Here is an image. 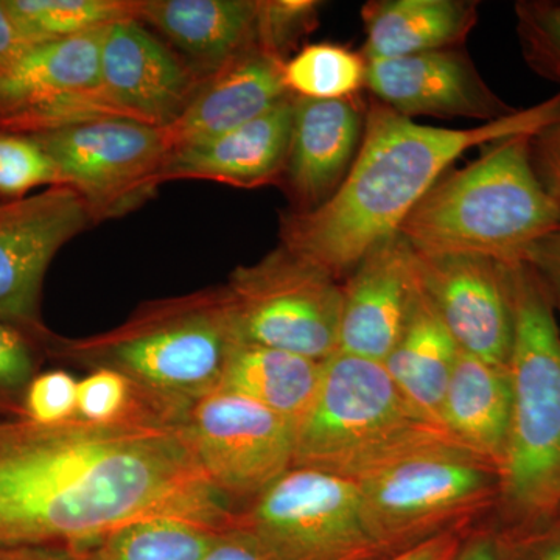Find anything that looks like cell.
I'll return each instance as SVG.
<instances>
[{
  "label": "cell",
  "mask_w": 560,
  "mask_h": 560,
  "mask_svg": "<svg viewBox=\"0 0 560 560\" xmlns=\"http://www.w3.org/2000/svg\"><path fill=\"white\" fill-rule=\"evenodd\" d=\"M294 95L256 119L200 142L176 147L165 160L161 183L210 179L257 187L282 178L293 128Z\"/></svg>",
  "instance_id": "cell-18"
},
{
  "label": "cell",
  "mask_w": 560,
  "mask_h": 560,
  "mask_svg": "<svg viewBox=\"0 0 560 560\" xmlns=\"http://www.w3.org/2000/svg\"><path fill=\"white\" fill-rule=\"evenodd\" d=\"M455 560H504L499 537L490 533L467 536Z\"/></svg>",
  "instance_id": "cell-41"
},
{
  "label": "cell",
  "mask_w": 560,
  "mask_h": 560,
  "mask_svg": "<svg viewBox=\"0 0 560 560\" xmlns=\"http://www.w3.org/2000/svg\"><path fill=\"white\" fill-rule=\"evenodd\" d=\"M420 294L418 256L405 238L375 245L342 282L338 352L383 363Z\"/></svg>",
  "instance_id": "cell-15"
},
{
  "label": "cell",
  "mask_w": 560,
  "mask_h": 560,
  "mask_svg": "<svg viewBox=\"0 0 560 560\" xmlns=\"http://www.w3.org/2000/svg\"><path fill=\"white\" fill-rule=\"evenodd\" d=\"M364 88L400 116L495 121L517 113L481 79L459 49L366 61Z\"/></svg>",
  "instance_id": "cell-17"
},
{
  "label": "cell",
  "mask_w": 560,
  "mask_h": 560,
  "mask_svg": "<svg viewBox=\"0 0 560 560\" xmlns=\"http://www.w3.org/2000/svg\"><path fill=\"white\" fill-rule=\"evenodd\" d=\"M550 101L467 128L427 127L374 101L364 109L359 153L337 191L318 208L282 220L280 246L338 280L399 228L460 154L518 135H534L558 113Z\"/></svg>",
  "instance_id": "cell-2"
},
{
  "label": "cell",
  "mask_w": 560,
  "mask_h": 560,
  "mask_svg": "<svg viewBox=\"0 0 560 560\" xmlns=\"http://www.w3.org/2000/svg\"><path fill=\"white\" fill-rule=\"evenodd\" d=\"M319 7L315 0H259L256 46L285 60L289 50L318 24Z\"/></svg>",
  "instance_id": "cell-31"
},
{
  "label": "cell",
  "mask_w": 560,
  "mask_h": 560,
  "mask_svg": "<svg viewBox=\"0 0 560 560\" xmlns=\"http://www.w3.org/2000/svg\"><path fill=\"white\" fill-rule=\"evenodd\" d=\"M550 525H555V526H556V528H559V529H560V510H559V512H558V515H556L555 521H552V522L550 523Z\"/></svg>",
  "instance_id": "cell-42"
},
{
  "label": "cell",
  "mask_w": 560,
  "mask_h": 560,
  "mask_svg": "<svg viewBox=\"0 0 560 560\" xmlns=\"http://www.w3.org/2000/svg\"><path fill=\"white\" fill-rule=\"evenodd\" d=\"M416 256L423 293L459 350L510 368L514 319L504 264L475 256Z\"/></svg>",
  "instance_id": "cell-14"
},
{
  "label": "cell",
  "mask_w": 560,
  "mask_h": 560,
  "mask_svg": "<svg viewBox=\"0 0 560 560\" xmlns=\"http://www.w3.org/2000/svg\"><path fill=\"white\" fill-rule=\"evenodd\" d=\"M235 342L219 289L150 302L116 329L49 345L66 359L120 372L186 415L195 400L219 389Z\"/></svg>",
  "instance_id": "cell-6"
},
{
  "label": "cell",
  "mask_w": 560,
  "mask_h": 560,
  "mask_svg": "<svg viewBox=\"0 0 560 560\" xmlns=\"http://www.w3.org/2000/svg\"><path fill=\"white\" fill-rule=\"evenodd\" d=\"M285 60L249 47L201 81L183 114L165 127L172 150L242 127L289 97Z\"/></svg>",
  "instance_id": "cell-20"
},
{
  "label": "cell",
  "mask_w": 560,
  "mask_h": 560,
  "mask_svg": "<svg viewBox=\"0 0 560 560\" xmlns=\"http://www.w3.org/2000/svg\"><path fill=\"white\" fill-rule=\"evenodd\" d=\"M466 539V528L452 529L378 560H455Z\"/></svg>",
  "instance_id": "cell-37"
},
{
  "label": "cell",
  "mask_w": 560,
  "mask_h": 560,
  "mask_svg": "<svg viewBox=\"0 0 560 560\" xmlns=\"http://www.w3.org/2000/svg\"><path fill=\"white\" fill-rule=\"evenodd\" d=\"M442 451L463 448L408 407L383 363L337 352L324 361L318 394L296 425L291 467L360 482Z\"/></svg>",
  "instance_id": "cell-5"
},
{
  "label": "cell",
  "mask_w": 560,
  "mask_h": 560,
  "mask_svg": "<svg viewBox=\"0 0 560 560\" xmlns=\"http://www.w3.org/2000/svg\"><path fill=\"white\" fill-rule=\"evenodd\" d=\"M323 368L324 361L237 341L219 388L256 401L296 427L318 394Z\"/></svg>",
  "instance_id": "cell-25"
},
{
  "label": "cell",
  "mask_w": 560,
  "mask_h": 560,
  "mask_svg": "<svg viewBox=\"0 0 560 560\" xmlns=\"http://www.w3.org/2000/svg\"><path fill=\"white\" fill-rule=\"evenodd\" d=\"M235 512L183 423L0 418V545L79 547L140 518L231 523Z\"/></svg>",
  "instance_id": "cell-1"
},
{
  "label": "cell",
  "mask_w": 560,
  "mask_h": 560,
  "mask_svg": "<svg viewBox=\"0 0 560 560\" xmlns=\"http://www.w3.org/2000/svg\"><path fill=\"white\" fill-rule=\"evenodd\" d=\"M92 221L68 186L0 201V320L46 337L39 319L44 278L58 250Z\"/></svg>",
  "instance_id": "cell-13"
},
{
  "label": "cell",
  "mask_w": 560,
  "mask_h": 560,
  "mask_svg": "<svg viewBox=\"0 0 560 560\" xmlns=\"http://www.w3.org/2000/svg\"><path fill=\"white\" fill-rule=\"evenodd\" d=\"M364 60H389L456 49L477 24V3L464 0H372L361 10Z\"/></svg>",
  "instance_id": "cell-23"
},
{
  "label": "cell",
  "mask_w": 560,
  "mask_h": 560,
  "mask_svg": "<svg viewBox=\"0 0 560 560\" xmlns=\"http://www.w3.org/2000/svg\"><path fill=\"white\" fill-rule=\"evenodd\" d=\"M77 385L69 372L57 370L36 374L24 390L22 418L51 425L77 418Z\"/></svg>",
  "instance_id": "cell-33"
},
{
  "label": "cell",
  "mask_w": 560,
  "mask_h": 560,
  "mask_svg": "<svg viewBox=\"0 0 560 560\" xmlns=\"http://www.w3.org/2000/svg\"><path fill=\"white\" fill-rule=\"evenodd\" d=\"M235 341L329 360L338 352L342 283L279 246L221 287Z\"/></svg>",
  "instance_id": "cell-7"
},
{
  "label": "cell",
  "mask_w": 560,
  "mask_h": 560,
  "mask_svg": "<svg viewBox=\"0 0 560 560\" xmlns=\"http://www.w3.org/2000/svg\"><path fill=\"white\" fill-rule=\"evenodd\" d=\"M357 485L366 528L385 555L467 528L499 500V471L463 451L404 460Z\"/></svg>",
  "instance_id": "cell-8"
},
{
  "label": "cell",
  "mask_w": 560,
  "mask_h": 560,
  "mask_svg": "<svg viewBox=\"0 0 560 560\" xmlns=\"http://www.w3.org/2000/svg\"><path fill=\"white\" fill-rule=\"evenodd\" d=\"M36 43L69 38L135 18L136 0H5Z\"/></svg>",
  "instance_id": "cell-28"
},
{
  "label": "cell",
  "mask_w": 560,
  "mask_h": 560,
  "mask_svg": "<svg viewBox=\"0 0 560 560\" xmlns=\"http://www.w3.org/2000/svg\"><path fill=\"white\" fill-rule=\"evenodd\" d=\"M283 80L294 97L349 101L364 88L366 60L340 44H311L285 61Z\"/></svg>",
  "instance_id": "cell-27"
},
{
  "label": "cell",
  "mask_w": 560,
  "mask_h": 560,
  "mask_svg": "<svg viewBox=\"0 0 560 560\" xmlns=\"http://www.w3.org/2000/svg\"><path fill=\"white\" fill-rule=\"evenodd\" d=\"M525 261L544 280L545 287L550 293L552 305L558 307L560 312V232L537 243L529 250Z\"/></svg>",
  "instance_id": "cell-38"
},
{
  "label": "cell",
  "mask_w": 560,
  "mask_h": 560,
  "mask_svg": "<svg viewBox=\"0 0 560 560\" xmlns=\"http://www.w3.org/2000/svg\"><path fill=\"white\" fill-rule=\"evenodd\" d=\"M61 186L54 162L25 135L0 131V197H27L38 187Z\"/></svg>",
  "instance_id": "cell-29"
},
{
  "label": "cell",
  "mask_w": 560,
  "mask_h": 560,
  "mask_svg": "<svg viewBox=\"0 0 560 560\" xmlns=\"http://www.w3.org/2000/svg\"><path fill=\"white\" fill-rule=\"evenodd\" d=\"M458 353V345L422 290L383 366L408 407L441 430L442 405Z\"/></svg>",
  "instance_id": "cell-24"
},
{
  "label": "cell",
  "mask_w": 560,
  "mask_h": 560,
  "mask_svg": "<svg viewBox=\"0 0 560 560\" xmlns=\"http://www.w3.org/2000/svg\"><path fill=\"white\" fill-rule=\"evenodd\" d=\"M234 523L279 560H378L355 481L307 467H291L237 510Z\"/></svg>",
  "instance_id": "cell-9"
},
{
  "label": "cell",
  "mask_w": 560,
  "mask_h": 560,
  "mask_svg": "<svg viewBox=\"0 0 560 560\" xmlns=\"http://www.w3.org/2000/svg\"><path fill=\"white\" fill-rule=\"evenodd\" d=\"M530 136L489 143L467 167L441 176L399 228L412 250L511 265L558 234L560 212L534 172Z\"/></svg>",
  "instance_id": "cell-3"
},
{
  "label": "cell",
  "mask_w": 560,
  "mask_h": 560,
  "mask_svg": "<svg viewBox=\"0 0 560 560\" xmlns=\"http://www.w3.org/2000/svg\"><path fill=\"white\" fill-rule=\"evenodd\" d=\"M200 560H279L257 537L232 525Z\"/></svg>",
  "instance_id": "cell-36"
},
{
  "label": "cell",
  "mask_w": 560,
  "mask_h": 560,
  "mask_svg": "<svg viewBox=\"0 0 560 560\" xmlns=\"http://www.w3.org/2000/svg\"><path fill=\"white\" fill-rule=\"evenodd\" d=\"M259 0H136L135 20L153 28L202 80L256 46Z\"/></svg>",
  "instance_id": "cell-21"
},
{
  "label": "cell",
  "mask_w": 560,
  "mask_h": 560,
  "mask_svg": "<svg viewBox=\"0 0 560 560\" xmlns=\"http://www.w3.org/2000/svg\"><path fill=\"white\" fill-rule=\"evenodd\" d=\"M529 151L534 172L560 212V105L556 116L530 136Z\"/></svg>",
  "instance_id": "cell-34"
},
{
  "label": "cell",
  "mask_w": 560,
  "mask_h": 560,
  "mask_svg": "<svg viewBox=\"0 0 560 560\" xmlns=\"http://www.w3.org/2000/svg\"><path fill=\"white\" fill-rule=\"evenodd\" d=\"M364 113L349 101H294L290 150L282 178L296 210L318 208L341 186L359 153Z\"/></svg>",
  "instance_id": "cell-19"
},
{
  "label": "cell",
  "mask_w": 560,
  "mask_h": 560,
  "mask_svg": "<svg viewBox=\"0 0 560 560\" xmlns=\"http://www.w3.org/2000/svg\"><path fill=\"white\" fill-rule=\"evenodd\" d=\"M28 331L0 320V415L21 416V401L36 375V353Z\"/></svg>",
  "instance_id": "cell-32"
},
{
  "label": "cell",
  "mask_w": 560,
  "mask_h": 560,
  "mask_svg": "<svg viewBox=\"0 0 560 560\" xmlns=\"http://www.w3.org/2000/svg\"><path fill=\"white\" fill-rule=\"evenodd\" d=\"M106 27L36 44L0 70V131L31 136L124 117L103 90Z\"/></svg>",
  "instance_id": "cell-11"
},
{
  "label": "cell",
  "mask_w": 560,
  "mask_h": 560,
  "mask_svg": "<svg viewBox=\"0 0 560 560\" xmlns=\"http://www.w3.org/2000/svg\"><path fill=\"white\" fill-rule=\"evenodd\" d=\"M31 138L46 151L61 186L77 191L92 220L110 219L138 208L156 190L172 151L165 128L103 117Z\"/></svg>",
  "instance_id": "cell-10"
},
{
  "label": "cell",
  "mask_w": 560,
  "mask_h": 560,
  "mask_svg": "<svg viewBox=\"0 0 560 560\" xmlns=\"http://www.w3.org/2000/svg\"><path fill=\"white\" fill-rule=\"evenodd\" d=\"M0 560H79L69 547H32V545H0Z\"/></svg>",
  "instance_id": "cell-40"
},
{
  "label": "cell",
  "mask_w": 560,
  "mask_h": 560,
  "mask_svg": "<svg viewBox=\"0 0 560 560\" xmlns=\"http://www.w3.org/2000/svg\"><path fill=\"white\" fill-rule=\"evenodd\" d=\"M515 14L523 55L530 69L560 84V2H518Z\"/></svg>",
  "instance_id": "cell-30"
},
{
  "label": "cell",
  "mask_w": 560,
  "mask_h": 560,
  "mask_svg": "<svg viewBox=\"0 0 560 560\" xmlns=\"http://www.w3.org/2000/svg\"><path fill=\"white\" fill-rule=\"evenodd\" d=\"M36 44L39 43L24 31L7 7L5 0H0V70L16 61Z\"/></svg>",
  "instance_id": "cell-39"
},
{
  "label": "cell",
  "mask_w": 560,
  "mask_h": 560,
  "mask_svg": "<svg viewBox=\"0 0 560 560\" xmlns=\"http://www.w3.org/2000/svg\"><path fill=\"white\" fill-rule=\"evenodd\" d=\"M510 368L459 350L444 405L442 430L458 447L500 474L510 440Z\"/></svg>",
  "instance_id": "cell-22"
},
{
  "label": "cell",
  "mask_w": 560,
  "mask_h": 560,
  "mask_svg": "<svg viewBox=\"0 0 560 560\" xmlns=\"http://www.w3.org/2000/svg\"><path fill=\"white\" fill-rule=\"evenodd\" d=\"M101 70L103 90L121 116L161 128L178 119L202 81L135 18L106 27Z\"/></svg>",
  "instance_id": "cell-16"
},
{
  "label": "cell",
  "mask_w": 560,
  "mask_h": 560,
  "mask_svg": "<svg viewBox=\"0 0 560 560\" xmlns=\"http://www.w3.org/2000/svg\"><path fill=\"white\" fill-rule=\"evenodd\" d=\"M183 427L201 470L230 501L249 503L293 466L296 427L231 390L195 400Z\"/></svg>",
  "instance_id": "cell-12"
},
{
  "label": "cell",
  "mask_w": 560,
  "mask_h": 560,
  "mask_svg": "<svg viewBox=\"0 0 560 560\" xmlns=\"http://www.w3.org/2000/svg\"><path fill=\"white\" fill-rule=\"evenodd\" d=\"M504 271L514 319L512 412L497 506L510 529L540 528L560 510V330L537 271L526 261Z\"/></svg>",
  "instance_id": "cell-4"
},
{
  "label": "cell",
  "mask_w": 560,
  "mask_h": 560,
  "mask_svg": "<svg viewBox=\"0 0 560 560\" xmlns=\"http://www.w3.org/2000/svg\"><path fill=\"white\" fill-rule=\"evenodd\" d=\"M232 525L234 522L158 515L69 548L77 552L79 560H200Z\"/></svg>",
  "instance_id": "cell-26"
},
{
  "label": "cell",
  "mask_w": 560,
  "mask_h": 560,
  "mask_svg": "<svg viewBox=\"0 0 560 560\" xmlns=\"http://www.w3.org/2000/svg\"><path fill=\"white\" fill-rule=\"evenodd\" d=\"M497 537L504 560H560V529L555 525L508 529Z\"/></svg>",
  "instance_id": "cell-35"
}]
</instances>
